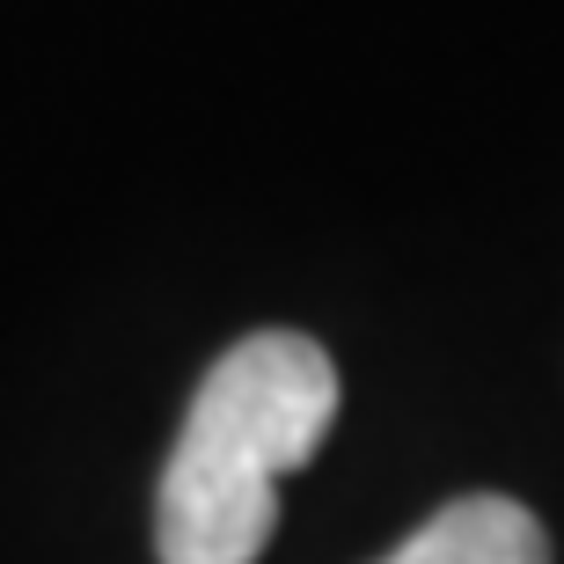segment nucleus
I'll list each match as a JSON object with an SVG mask.
<instances>
[{
	"mask_svg": "<svg viewBox=\"0 0 564 564\" xmlns=\"http://www.w3.org/2000/svg\"><path fill=\"white\" fill-rule=\"evenodd\" d=\"M337 367L301 330H257L213 359L154 491L162 564H257L279 528V477L330 440Z\"/></svg>",
	"mask_w": 564,
	"mask_h": 564,
	"instance_id": "1",
	"label": "nucleus"
},
{
	"mask_svg": "<svg viewBox=\"0 0 564 564\" xmlns=\"http://www.w3.org/2000/svg\"><path fill=\"white\" fill-rule=\"evenodd\" d=\"M381 564H550V535L521 499L469 491L440 506L425 528H411Z\"/></svg>",
	"mask_w": 564,
	"mask_h": 564,
	"instance_id": "2",
	"label": "nucleus"
}]
</instances>
